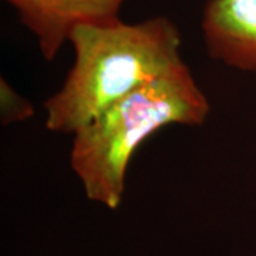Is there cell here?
Listing matches in <instances>:
<instances>
[{
  "label": "cell",
  "mask_w": 256,
  "mask_h": 256,
  "mask_svg": "<svg viewBox=\"0 0 256 256\" xmlns=\"http://www.w3.org/2000/svg\"><path fill=\"white\" fill-rule=\"evenodd\" d=\"M68 43L73 64L44 102L46 128L60 134L73 136L130 92L184 63L180 28L165 16L84 24Z\"/></svg>",
  "instance_id": "1"
},
{
  "label": "cell",
  "mask_w": 256,
  "mask_h": 256,
  "mask_svg": "<svg viewBox=\"0 0 256 256\" xmlns=\"http://www.w3.org/2000/svg\"><path fill=\"white\" fill-rule=\"evenodd\" d=\"M210 106L185 63L112 104L73 134L70 165L86 195L111 210L141 144L168 126H202Z\"/></svg>",
  "instance_id": "2"
},
{
  "label": "cell",
  "mask_w": 256,
  "mask_h": 256,
  "mask_svg": "<svg viewBox=\"0 0 256 256\" xmlns=\"http://www.w3.org/2000/svg\"><path fill=\"white\" fill-rule=\"evenodd\" d=\"M34 36L47 62H53L74 30L120 18L126 0H6Z\"/></svg>",
  "instance_id": "3"
},
{
  "label": "cell",
  "mask_w": 256,
  "mask_h": 256,
  "mask_svg": "<svg viewBox=\"0 0 256 256\" xmlns=\"http://www.w3.org/2000/svg\"><path fill=\"white\" fill-rule=\"evenodd\" d=\"M201 30L214 60L256 73V0H208Z\"/></svg>",
  "instance_id": "4"
},
{
  "label": "cell",
  "mask_w": 256,
  "mask_h": 256,
  "mask_svg": "<svg viewBox=\"0 0 256 256\" xmlns=\"http://www.w3.org/2000/svg\"><path fill=\"white\" fill-rule=\"evenodd\" d=\"M34 116V107L23 96H20L4 78L0 80V118L9 126L22 122Z\"/></svg>",
  "instance_id": "5"
}]
</instances>
